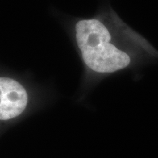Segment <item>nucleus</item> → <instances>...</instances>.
Listing matches in <instances>:
<instances>
[{"label": "nucleus", "mask_w": 158, "mask_h": 158, "mask_svg": "<svg viewBox=\"0 0 158 158\" xmlns=\"http://www.w3.org/2000/svg\"><path fill=\"white\" fill-rule=\"evenodd\" d=\"M27 93L16 81L0 78V119L5 121L16 117L24 110Z\"/></svg>", "instance_id": "2"}, {"label": "nucleus", "mask_w": 158, "mask_h": 158, "mask_svg": "<svg viewBox=\"0 0 158 158\" xmlns=\"http://www.w3.org/2000/svg\"><path fill=\"white\" fill-rule=\"evenodd\" d=\"M76 40L84 61L98 73H113L125 68L130 56L110 43V35L97 19L82 20L76 26Z\"/></svg>", "instance_id": "1"}]
</instances>
